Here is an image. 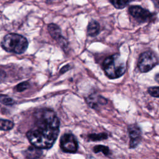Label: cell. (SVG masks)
Wrapping results in <instances>:
<instances>
[{
  "instance_id": "1",
  "label": "cell",
  "mask_w": 159,
  "mask_h": 159,
  "mask_svg": "<svg viewBox=\"0 0 159 159\" xmlns=\"http://www.w3.org/2000/svg\"><path fill=\"white\" fill-rule=\"evenodd\" d=\"M35 120L26 135L29 142L39 148H51L58 137L60 121L55 112L43 108L34 114Z\"/></svg>"
},
{
  "instance_id": "2",
  "label": "cell",
  "mask_w": 159,
  "mask_h": 159,
  "mask_svg": "<svg viewBox=\"0 0 159 159\" xmlns=\"http://www.w3.org/2000/svg\"><path fill=\"white\" fill-rule=\"evenodd\" d=\"M102 69L108 78L115 79L125 73L126 63L119 54H114L105 58L102 63Z\"/></svg>"
},
{
  "instance_id": "3",
  "label": "cell",
  "mask_w": 159,
  "mask_h": 159,
  "mask_svg": "<svg viewBox=\"0 0 159 159\" xmlns=\"http://www.w3.org/2000/svg\"><path fill=\"white\" fill-rule=\"evenodd\" d=\"M28 41L24 36L10 33L6 35L1 40V45L8 52L20 54L24 53L28 47Z\"/></svg>"
},
{
  "instance_id": "4",
  "label": "cell",
  "mask_w": 159,
  "mask_h": 159,
  "mask_svg": "<svg viewBox=\"0 0 159 159\" xmlns=\"http://www.w3.org/2000/svg\"><path fill=\"white\" fill-rule=\"evenodd\" d=\"M158 63L156 55L150 51L142 53L138 60L137 66L140 72L147 73L150 71Z\"/></svg>"
},
{
  "instance_id": "5",
  "label": "cell",
  "mask_w": 159,
  "mask_h": 159,
  "mask_svg": "<svg viewBox=\"0 0 159 159\" xmlns=\"http://www.w3.org/2000/svg\"><path fill=\"white\" fill-rule=\"evenodd\" d=\"M60 145L63 152L71 153L76 152L78 148V141L75 136L70 133L64 134L61 137Z\"/></svg>"
},
{
  "instance_id": "6",
  "label": "cell",
  "mask_w": 159,
  "mask_h": 159,
  "mask_svg": "<svg viewBox=\"0 0 159 159\" xmlns=\"http://www.w3.org/2000/svg\"><path fill=\"white\" fill-rule=\"evenodd\" d=\"M130 14L139 22H146L152 20L154 14L139 6H132L129 8Z\"/></svg>"
},
{
  "instance_id": "7",
  "label": "cell",
  "mask_w": 159,
  "mask_h": 159,
  "mask_svg": "<svg viewBox=\"0 0 159 159\" xmlns=\"http://www.w3.org/2000/svg\"><path fill=\"white\" fill-rule=\"evenodd\" d=\"M128 131L130 137V148H135L142 139L140 128L137 124H131L128 126Z\"/></svg>"
},
{
  "instance_id": "8",
  "label": "cell",
  "mask_w": 159,
  "mask_h": 159,
  "mask_svg": "<svg viewBox=\"0 0 159 159\" xmlns=\"http://www.w3.org/2000/svg\"><path fill=\"white\" fill-rule=\"evenodd\" d=\"M47 29L50 36L58 42L61 48L67 47V42L65 39L63 38V37L61 35V29L57 24L51 23L48 25Z\"/></svg>"
},
{
  "instance_id": "9",
  "label": "cell",
  "mask_w": 159,
  "mask_h": 159,
  "mask_svg": "<svg viewBox=\"0 0 159 159\" xmlns=\"http://www.w3.org/2000/svg\"><path fill=\"white\" fill-rule=\"evenodd\" d=\"M88 104L93 108L97 107L99 105H104L107 103V100L102 96L98 94H91L86 99Z\"/></svg>"
},
{
  "instance_id": "10",
  "label": "cell",
  "mask_w": 159,
  "mask_h": 159,
  "mask_svg": "<svg viewBox=\"0 0 159 159\" xmlns=\"http://www.w3.org/2000/svg\"><path fill=\"white\" fill-rule=\"evenodd\" d=\"M42 154V151L40 148L35 146H30L24 151V155L27 159H37Z\"/></svg>"
},
{
  "instance_id": "11",
  "label": "cell",
  "mask_w": 159,
  "mask_h": 159,
  "mask_svg": "<svg viewBox=\"0 0 159 159\" xmlns=\"http://www.w3.org/2000/svg\"><path fill=\"white\" fill-rule=\"evenodd\" d=\"M100 30V25L99 24L94 20H91L87 27V34L89 36L91 37H95L96 36Z\"/></svg>"
},
{
  "instance_id": "12",
  "label": "cell",
  "mask_w": 159,
  "mask_h": 159,
  "mask_svg": "<svg viewBox=\"0 0 159 159\" xmlns=\"http://www.w3.org/2000/svg\"><path fill=\"white\" fill-rule=\"evenodd\" d=\"M108 135L106 133H99V134H91L88 135V139L89 140L91 141H99L107 139Z\"/></svg>"
},
{
  "instance_id": "13",
  "label": "cell",
  "mask_w": 159,
  "mask_h": 159,
  "mask_svg": "<svg viewBox=\"0 0 159 159\" xmlns=\"http://www.w3.org/2000/svg\"><path fill=\"white\" fill-rule=\"evenodd\" d=\"M14 127V123L7 119H0V130H9Z\"/></svg>"
},
{
  "instance_id": "14",
  "label": "cell",
  "mask_w": 159,
  "mask_h": 159,
  "mask_svg": "<svg viewBox=\"0 0 159 159\" xmlns=\"http://www.w3.org/2000/svg\"><path fill=\"white\" fill-rule=\"evenodd\" d=\"M131 0H109L110 2L117 9H123L128 5Z\"/></svg>"
},
{
  "instance_id": "15",
  "label": "cell",
  "mask_w": 159,
  "mask_h": 159,
  "mask_svg": "<svg viewBox=\"0 0 159 159\" xmlns=\"http://www.w3.org/2000/svg\"><path fill=\"white\" fill-rule=\"evenodd\" d=\"M0 102L6 106H12L14 104L15 101L7 95L0 94Z\"/></svg>"
},
{
  "instance_id": "16",
  "label": "cell",
  "mask_w": 159,
  "mask_h": 159,
  "mask_svg": "<svg viewBox=\"0 0 159 159\" xmlns=\"http://www.w3.org/2000/svg\"><path fill=\"white\" fill-rule=\"evenodd\" d=\"M93 151L94 153H99L102 152L105 155H108L109 154V149L107 147L104 145H96L93 147Z\"/></svg>"
},
{
  "instance_id": "17",
  "label": "cell",
  "mask_w": 159,
  "mask_h": 159,
  "mask_svg": "<svg viewBox=\"0 0 159 159\" xmlns=\"http://www.w3.org/2000/svg\"><path fill=\"white\" fill-rule=\"evenodd\" d=\"M29 87V83L27 81H24L16 85L14 89L17 92H22L27 89Z\"/></svg>"
},
{
  "instance_id": "18",
  "label": "cell",
  "mask_w": 159,
  "mask_h": 159,
  "mask_svg": "<svg viewBox=\"0 0 159 159\" xmlns=\"http://www.w3.org/2000/svg\"><path fill=\"white\" fill-rule=\"evenodd\" d=\"M148 93L153 97L159 98V86L150 87L148 89Z\"/></svg>"
},
{
  "instance_id": "19",
  "label": "cell",
  "mask_w": 159,
  "mask_h": 159,
  "mask_svg": "<svg viewBox=\"0 0 159 159\" xmlns=\"http://www.w3.org/2000/svg\"><path fill=\"white\" fill-rule=\"evenodd\" d=\"M70 68H71L70 65H66L63 66V67L61 68L60 72V73H64L66 72L67 71H68Z\"/></svg>"
},
{
  "instance_id": "20",
  "label": "cell",
  "mask_w": 159,
  "mask_h": 159,
  "mask_svg": "<svg viewBox=\"0 0 159 159\" xmlns=\"http://www.w3.org/2000/svg\"><path fill=\"white\" fill-rule=\"evenodd\" d=\"M152 1L153 2L155 7L159 9V0H152Z\"/></svg>"
},
{
  "instance_id": "21",
  "label": "cell",
  "mask_w": 159,
  "mask_h": 159,
  "mask_svg": "<svg viewBox=\"0 0 159 159\" xmlns=\"http://www.w3.org/2000/svg\"><path fill=\"white\" fill-rule=\"evenodd\" d=\"M155 80L158 83H159V73H158V74H157V75H155Z\"/></svg>"
},
{
  "instance_id": "22",
  "label": "cell",
  "mask_w": 159,
  "mask_h": 159,
  "mask_svg": "<svg viewBox=\"0 0 159 159\" xmlns=\"http://www.w3.org/2000/svg\"><path fill=\"white\" fill-rule=\"evenodd\" d=\"M48 1H53V0H48Z\"/></svg>"
}]
</instances>
